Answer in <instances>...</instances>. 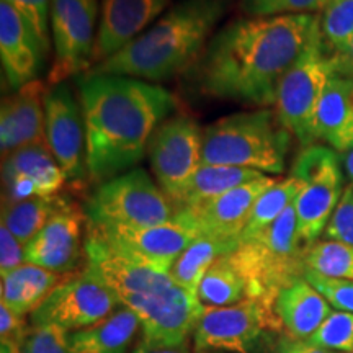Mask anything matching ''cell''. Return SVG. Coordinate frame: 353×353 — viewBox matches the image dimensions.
I'll list each match as a JSON object with an SVG mask.
<instances>
[{
  "mask_svg": "<svg viewBox=\"0 0 353 353\" xmlns=\"http://www.w3.org/2000/svg\"><path fill=\"white\" fill-rule=\"evenodd\" d=\"M304 268L330 278L353 280V245L337 241H321L306 245Z\"/></svg>",
  "mask_w": 353,
  "mask_h": 353,
  "instance_id": "cell-31",
  "label": "cell"
},
{
  "mask_svg": "<svg viewBox=\"0 0 353 353\" xmlns=\"http://www.w3.org/2000/svg\"><path fill=\"white\" fill-rule=\"evenodd\" d=\"M44 112L48 148L64 170L68 183L82 187L88 176V167L85 118L81 101L68 83H57L48 88Z\"/></svg>",
  "mask_w": 353,
  "mask_h": 353,
  "instance_id": "cell-14",
  "label": "cell"
},
{
  "mask_svg": "<svg viewBox=\"0 0 353 353\" xmlns=\"http://www.w3.org/2000/svg\"><path fill=\"white\" fill-rule=\"evenodd\" d=\"M324 236L327 241L353 245V185H348L343 190V195L325 228Z\"/></svg>",
  "mask_w": 353,
  "mask_h": 353,
  "instance_id": "cell-38",
  "label": "cell"
},
{
  "mask_svg": "<svg viewBox=\"0 0 353 353\" xmlns=\"http://www.w3.org/2000/svg\"><path fill=\"white\" fill-rule=\"evenodd\" d=\"M263 175L267 174L252 169H242V167L201 164L193 179L190 180L182 200L176 205V211L195 208V206L214 200V198L224 195L234 188L262 179Z\"/></svg>",
  "mask_w": 353,
  "mask_h": 353,
  "instance_id": "cell-26",
  "label": "cell"
},
{
  "mask_svg": "<svg viewBox=\"0 0 353 353\" xmlns=\"http://www.w3.org/2000/svg\"><path fill=\"white\" fill-rule=\"evenodd\" d=\"M203 353H218V352H203Z\"/></svg>",
  "mask_w": 353,
  "mask_h": 353,
  "instance_id": "cell-46",
  "label": "cell"
},
{
  "mask_svg": "<svg viewBox=\"0 0 353 353\" xmlns=\"http://www.w3.org/2000/svg\"><path fill=\"white\" fill-rule=\"evenodd\" d=\"M224 15L223 0H183L121 51L85 76H121L162 82L195 63Z\"/></svg>",
  "mask_w": 353,
  "mask_h": 353,
  "instance_id": "cell-4",
  "label": "cell"
},
{
  "mask_svg": "<svg viewBox=\"0 0 353 353\" xmlns=\"http://www.w3.org/2000/svg\"><path fill=\"white\" fill-rule=\"evenodd\" d=\"M88 229L125 257L165 273L170 272L175 260L200 236L198 229L179 213L169 223L156 226L107 229L88 226Z\"/></svg>",
  "mask_w": 353,
  "mask_h": 353,
  "instance_id": "cell-15",
  "label": "cell"
},
{
  "mask_svg": "<svg viewBox=\"0 0 353 353\" xmlns=\"http://www.w3.org/2000/svg\"><path fill=\"white\" fill-rule=\"evenodd\" d=\"M43 51L28 21L6 0L0 2V59L7 85L19 90L37 81L43 68Z\"/></svg>",
  "mask_w": 353,
  "mask_h": 353,
  "instance_id": "cell-21",
  "label": "cell"
},
{
  "mask_svg": "<svg viewBox=\"0 0 353 353\" xmlns=\"http://www.w3.org/2000/svg\"><path fill=\"white\" fill-rule=\"evenodd\" d=\"M120 304L114 291L85 265L82 272L70 273L32 312V325H56L76 332L105 319Z\"/></svg>",
  "mask_w": 353,
  "mask_h": 353,
  "instance_id": "cell-10",
  "label": "cell"
},
{
  "mask_svg": "<svg viewBox=\"0 0 353 353\" xmlns=\"http://www.w3.org/2000/svg\"><path fill=\"white\" fill-rule=\"evenodd\" d=\"M352 353H353V352H352Z\"/></svg>",
  "mask_w": 353,
  "mask_h": 353,
  "instance_id": "cell-47",
  "label": "cell"
},
{
  "mask_svg": "<svg viewBox=\"0 0 353 353\" xmlns=\"http://www.w3.org/2000/svg\"><path fill=\"white\" fill-rule=\"evenodd\" d=\"M25 263V247L10 232L6 224L0 223V273L6 276Z\"/></svg>",
  "mask_w": 353,
  "mask_h": 353,
  "instance_id": "cell-39",
  "label": "cell"
},
{
  "mask_svg": "<svg viewBox=\"0 0 353 353\" xmlns=\"http://www.w3.org/2000/svg\"><path fill=\"white\" fill-rule=\"evenodd\" d=\"M321 33L335 54L347 51L353 41V0H330L321 13Z\"/></svg>",
  "mask_w": 353,
  "mask_h": 353,
  "instance_id": "cell-32",
  "label": "cell"
},
{
  "mask_svg": "<svg viewBox=\"0 0 353 353\" xmlns=\"http://www.w3.org/2000/svg\"><path fill=\"white\" fill-rule=\"evenodd\" d=\"M304 278L327 299L330 306L353 314V280L330 278L314 272H304Z\"/></svg>",
  "mask_w": 353,
  "mask_h": 353,
  "instance_id": "cell-37",
  "label": "cell"
},
{
  "mask_svg": "<svg viewBox=\"0 0 353 353\" xmlns=\"http://www.w3.org/2000/svg\"><path fill=\"white\" fill-rule=\"evenodd\" d=\"M170 198L141 167L99 185L85 205L88 226L145 228L169 223L176 211Z\"/></svg>",
  "mask_w": 353,
  "mask_h": 353,
  "instance_id": "cell-8",
  "label": "cell"
},
{
  "mask_svg": "<svg viewBox=\"0 0 353 353\" xmlns=\"http://www.w3.org/2000/svg\"><path fill=\"white\" fill-rule=\"evenodd\" d=\"M330 0H239L241 10L249 17L298 15V13H319Z\"/></svg>",
  "mask_w": 353,
  "mask_h": 353,
  "instance_id": "cell-34",
  "label": "cell"
},
{
  "mask_svg": "<svg viewBox=\"0 0 353 353\" xmlns=\"http://www.w3.org/2000/svg\"><path fill=\"white\" fill-rule=\"evenodd\" d=\"M335 72L339 74H345V76H352L353 77V41L350 43V46L347 48L345 52L342 54H335Z\"/></svg>",
  "mask_w": 353,
  "mask_h": 353,
  "instance_id": "cell-41",
  "label": "cell"
},
{
  "mask_svg": "<svg viewBox=\"0 0 353 353\" xmlns=\"http://www.w3.org/2000/svg\"><path fill=\"white\" fill-rule=\"evenodd\" d=\"M63 196L30 198L23 201L2 203V223L10 229L21 245H28L59 210Z\"/></svg>",
  "mask_w": 353,
  "mask_h": 353,
  "instance_id": "cell-29",
  "label": "cell"
},
{
  "mask_svg": "<svg viewBox=\"0 0 353 353\" xmlns=\"http://www.w3.org/2000/svg\"><path fill=\"white\" fill-rule=\"evenodd\" d=\"M237 242L214 239L210 236H198L195 241L183 250L170 268V276L179 286L190 293L198 294V288L203 276L210 267L223 255H228L237 249Z\"/></svg>",
  "mask_w": 353,
  "mask_h": 353,
  "instance_id": "cell-27",
  "label": "cell"
},
{
  "mask_svg": "<svg viewBox=\"0 0 353 353\" xmlns=\"http://www.w3.org/2000/svg\"><path fill=\"white\" fill-rule=\"evenodd\" d=\"M69 275L46 270L32 263L20 265L19 268L2 276L0 303L6 304L19 316L25 317L28 312L37 311L44 299Z\"/></svg>",
  "mask_w": 353,
  "mask_h": 353,
  "instance_id": "cell-25",
  "label": "cell"
},
{
  "mask_svg": "<svg viewBox=\"0 0 353 353\" xmlns=\"http://www.w3.org/2000/svg\"><path fill=\"white\" fill-rule=\"evenodd\" d=\"M198 298L206 307H226L249 299L247 281L231 255H223L203 276Z\"/></svg>",
  "mask_w": 353,
  "mask_h": 353,
  "instance_id": "cell-28",
  "label": "cell"
},
{
  "mask_svg": "<svg viewBox=\"0 0 353 353\" xmlns=\"http://www.w3.org/2000/svg\"><path fill=\"white\" fill-rule=\"evenodd\" d=\"M46 94L48 87L37 79L3 99L0 110V149L3 159L25 145L46 143Z\"/></svg>",
  "mask_w": 353,
  "mask_h": 353,
  "instance_id": "cell-20",
  "label": "cell"
},
{
  "mask_svg": "<svg viewBox=\"0 0 353 353\" xmlns=\"http://www.w3.org/2000/svg\"><path fill=\"white\" fill-rule=\"evenodd\" d=\"M343 167L337 151L329 145L312 144L294 159L291 176L304 183L294 201L298 234L309 245L327 228L343 195Z\"/></svg>",
  "mask_w": 353,
  "mask_h": 353,
  "instance_id": "cell-9",
  "label": "cell"
},
{
  "mask_svg": "<svg viewBox=\"0 0 353 353\" xmlns=\"http://www.w3.org/2000/svg\"><path fill=\"white\" fill-rule=\"evenodd\" d=\"M141 329L134 311L123 306L97 324L69 332V353H126Z\"/></svg>",
  "mask_w": 353,
  "mask_h": 353,
  "instance_id": "cell-24",
  "label": "cell"
},
{
  "mask_svg": "<svg viewBox=\"0 0 353 353\" xmlns=\"http://www.w3.org/2000/svg\"><path fill=\"white\" fill-rule=\"evenodd\" d=\"M28 21L30 28L37 34L43 51H50V23L51 0H6Z\"/></svg>",
  "mask_w": 353,
  "mask_h": 353,
  "instance_id": "cell-36",
  "label": "cell"
},
{
  "mask_svg": "<svg viewBox=\"0 0 353 353\" xmlns=\"http://www.w3.org/2000/svg\"><path fill=\"white\" fill-rule=\"evenodd\" d=\"M312 345L341 353L353 352V314L352 312H330L327 319L321 324L311 337Z\"/></svg>",
  "mask_w": 353,
  "mask_h": 353,
  "instance_id": "cell-33",
  "label": "cell"
},
{
  "mask_svg": "<svg viewBox=\"0 0 353 353\" xmlns=\"http://www.w3.org/2000/svg\"><path fill=\"white\" fill-rule=\"evenodd\" d=\"M85 219V211L64 198L46 226L25 245V263L63 275L74 273L82 255H85V242H82Z\"/></svg>",
  "mask_w": 353,
  "mask_h": 353,
  "instance_id": "cell-16",
  "label": "cell"
},
{
  "mask_svg": "<svg viewBox=\"0 0 353 353\" xmlns=\"http://www.w3.org/2000/svg\"><path fill=\"white\" fill-rule=\"evenodd\" d=\"M69 332L56 325H32L20 345V353H69Z\"/></svg>",
  "mask_w": 353,
  "mask_h": 353,
  "instance_id": "cell-35",
  "label": "cell"
},
{
  "mask_svg": "<svg viewBox=\"0 0 353 353\" xmlns=\"http://www.w3.org/2000/svg\"><path fill=\"white\" fill-rule=\"evenodd\" d=\"M79 94L85 118L87 167L108 182L143 161L159 126L176 107L164 87L121 76H83Z\"/></svg>",
  "mask_w": 353,
  "mask_h": 353,
  "instance_id": "cell-2",
  "label": "cell"
},
{
  "mask_svg": "<svg viewBox=\"0 0 353 353\" xmlns=\"http://www.w3.org/2000/svg\"><path fill=\"white\" fill-rule=\"evenodd\" d=\"M0 353H20V347L12 343H0Z\"/></svg>",
  "mask_w": 353,
  "mask_h": 353,
  "instance_id": "cell-45",
  "label": "cell"
},
{
  "mask_svg": "<svg viewBox=\"0 0 353 353\" xmlns=\"http://www.w3.org/2000/svg\"><path fill=\"white\" fill-rule=\"evenodd\" d=\"M317 136L337 152L353 149V77L334 72L317 110Z\"/></svg>",
  "mask_w": 353,
  "mask_h": 353,
  "instance_id": "cell-23",
  "label": "cell"
},
{
  "mask_svg": "<svg viewBox=\"0 0 353 353\" xmlns=\"http://www.w3.org/2000/svg\"><path fill=\"white\" fill-rule=\"evenodd\" d=\"M280 321L272 304L244 299L226 307H206L193 330L196 353H250L267 329H276Z\"/></svg>",
  "mask_w": 353,
  "mask_h": 353,
  "instance_id": "cell-12",
  "label": "cell"
},
{
  "mask_svg": "<svg viewBox=\"0 0 353 353\" xmlns=\"http://www.w3.org/2000/svg\"><path fill=\"white\" fill-rule=\"evenodd\" d=\"M172 0H101L94 65L117 54L161 19Z\"/></svg>",
  "mask_w": 353,
  "mask_h": 353,
  "instance_id": "cell-19",
  "label": "cell"
},
{
  "mask_svg": "<svg viewBox=\"0 0 353 353\" xmlns=\"http://www.w3.org/2000/svg\"><path fill=\"white\" fill-rule=\"evenodd\" d=\"M334 72L335 56L324 43L319 26L301 56L286 70L276 90V117L303 148L319 139L317 110Z\"/></svg>",
  "mask_w": 353,
  "mask_h": 353,
  "instance_id": "cell-7",
  "label": "cell"
},
{
  "mask_svg": "<svg viewBox=\"0 0 353 353\" xmlns=\"http://www.w3.org/2000/svg\"><path fill=\"white\" fill-rule=\"evenodd\" d=\"M342 167L345 172L348 182L353 185V149L342 154Z\"/></svg>",
  "mask_w": 353,
  "mask_h": 353,
  "instance_id": "cell-44",
  "label": "cell"
},
{
  "mask_svg": "<svg viewBox=\"0 0 353 353\" xmlns=\"http://www.w3.org/2000/svg\"><path fill=\"white\" fill-rule=\"evenodd\" d=\"M304 250L306 244L298 234L293 203L275 223L250 239L241 241L229 255L245 278L249 299H260L273 306L280 290L306 272Z\"/></svg>",
  "mask_w": 353,
  "mask_h": 353,
  "instance_id": "cell-6",
  "label": "cell"
},
{
  "mask_svg": "<svg viewBox=\"0 0 353 353\" xmlns=\"http://www.w3.org/2000/svg\"><path fill=\"white\" fill-rule=\"evenodd\" d=\"M25 317L13 312L10 307L0 303V343H12L20 347L26 335Z\"/></svg>",
  "mask_w": 353,
  "mask_h": 353,
  "instance_id": "cell-40",
  "label": "cell"
},
{
  "mask_svg": "<svg viewBox=\"0 0 353 353\" xmlns=\"http://www.w3.org/2000/svg\"><path fill=\"white\" fill-rule=\"evenodd\" d=\"M303 188L304 183L301 180L294 179L291 175L285 180H276L255 203L249 223H247L244 232L241 236V241L250 239L255 234H259L265 228L270 226L272 223H275L296 201Z\"/></svg>",
  "mask_w": 353,
  "mask_h": 353,
  "instance_id": "cell-30",
  "label": "cell"
},
{
  "mask_svg": "<svg viewBox=\"0 0 353 353\" xmlns=\"http://www.w3.org/2000/svg\"><path fill=\"white\" fill-rule=\"evenodd\" d=\"M85 260L123 306L139 316L143 343L149 347L188 343L206 309L198 294L176 285L170 273L154 270L117 252L92 229L85 239Z\"/></svg>",
  "mask_w": 353,
  "mask_h": 353,
  "instance_id": "cell-3",
  "label": "cell"
},
{
  "mask_svg": "<svg viewBox=\"0 0 353 353\" xmlns=\"http://www.w3.org/2000/svg\"><path fill=\"white\" fill-rule=\"evenodd\" d=\"M3 201L57 196L68 183L64 170L44 144L17 149L3 159Z\"/></svg>",
  "mask_w": 353,
  "mask_h": 353,
  "instance_id": "cell-18",
  "label": "cell"
},
{
  "mask_svg": "<svg viewBox=\"0 0 353 353\" xmlns=\"http://www.w3.org/2000/svg\"><path fill=\"white\" fill-rule=\"evenodd\" d=\"M291 141L293 134L272 110L229 114L203 130L201 164L281 174Z\"/></svg>",
  "mask_w": 353,
  "mask_h": 353,
  "instance_id": "cell-5",
  "label": "cell"
},
{
  "mask_svg": "<svg viewBox=\"0 0 353 353\" xmlns=\"http://www.w3.org/2000/svg\"><path fill=\"white\" fill-rule=\"evenodd\" d=\"M132 353H190V352H188V343H183V345H179V347H149L141 342Z\"/></svg>",
  "mask_w": 353,
  "mask_h": 353,
  "instance_id": "cell-43",
  "label": "cell"
},
{
  "mask_svg": "<svg viewBox=\"0 0 353 353\" xmlns=\"http://www.w3.org/2000/svg\"><path fill=\"white\" fill-rule=\"evenodd\" d=\"M278 353H330L329 350H324V348L312 345L311 342H304V341H293L290 343H286L280 348Z\"/></svg>",
  "mask_w": 353,
  "mask_h": 353,
  "instance_id": "cell-42",
  "label": "cell"
},
{
  "mask_svg": "<svg viewBox=\"0 0 353 353\" xmlns=\"http://www.w3.org/2000/svg\"><path fill=\"white\" fill-rule=\"evenodd\" d=\"M319 26V13L232 20L196 59L198 90L252 107L275 105L280 81Z\"/></svg>",
  "mask_w": 353,
  "mask_h": 353,
  "instance_id": "cell-1",
  "label": "cell"
},
{
  "mask_svg": "<svg viewBox=\"0 0 353 353\" xmlns=\"http://www.w3.org/2000/svg\"><path fill=\"white\" fill-rule=\"evenodd\" d=\"M203 131L188 117L165 120L149 143V162L159 187L176 206L201 167Z\"/></svg>",
  "mask_w": 353,
  "mask_h": 353,
  "instance_id": "cell-13",
  "label": "cell"
},
{
  "mask_svg": "<svg viewBox=\"0 0 353 353\" xmlns=\"http://www.w3.org/2000/svg\"><path fill=\"white\" fill-rule=\"evenodd\" d=\"M273 309L291 341H307L332 312L327 299L304 276L280 290Z\"/></svg>",
  "mask_w": 353,
  "mask_h": 353,
  "instance_id": "cell-22",
  "label": "cell"
},
{
  "mask_svg": "<svg viewBox=\"0 0 353 353\" xmlns=\"http://www.w3.org/2000/svg\"><path fill=\"white\" fill-rule=\"evenodd\" d=\"M275 182L276 180L272 176L263 175L262 179L234 188L214 200L195 208L179 210L176 213L190 221L198 229L200 236L239 244L255 203Z\"/></svg>",
  "mask_w": 353,
  "mask_h": 353,
  "instance_id": "cell-17",
  "label": "cell"
},
{
  "mask_svg": "<svg viewBox=\"0 0 353 353\" xmlns=\"http://www.w3.org/2000/svg\"><path fill=\"white\" fill-rule=\"evenodd\" d=\"M97 19H100L97 0H51L54 61L48 74V87L92 69L99 32Z\"/></svg>",
  "mask_w": 353,
  "mask_h": 353,
  "instance_id": "cell-11",
  "label": "cell"
}]
</instances>
